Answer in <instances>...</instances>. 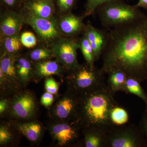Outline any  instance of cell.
I'll return each mask as SVG.
<instances>
[{
  "label": "cell",
  "instance_id": "7402d4cb",
  "mask_svg": "<svg viewBox=\"0 0 147 147\" xmlns=\"http://www.w3.org/2000/svg\"><path fill=\"white\" fill-rule=\"evenodd\" d=\"M32 13L40 18H50L53 14V9L50 4L45 1H40L32 3L30 7Z\"/></svg>",
  "mask_w": 147,
  "mask_h": 147
},
{
  "label": "cell",
  "instance_id": "277c9868",
  "mask_svg": "<svg viewBox=\"0 0 147 147\" xmlns=\"http://www.w3.org/2000/svg\"><path fill=\"white\" fill-rule=\"evenodd\" d=\"M69 79V91L80 96L105 84L104 75L100 69L92 68L88 64L72 70Z\"/></svg>",
  "mask_w": 147,
  "mask_h": 147
},
{
  "label": "cell",
  "instance_id": "484cf974",
  "mask_svg": "<svg viewBox=\"0 0 147 147\" xmlns=\"http://www.w3.org/2000/svg\"><path fill=\"white\" fill-rule=\"evenodd\" d=\"M112 0H88L86 16L92 14L100 6Z\"/></svg>",
  "mask_w": 147,
  "mask_h": 147
},
{
  "label": "cell",
  "instance_id": "44dd1931",
  "mask_svg": "<svg viewBox=\"0 0 147 147\" xmlns=\"http://www.w3.org/2000/svg\"><path fill=\"white\" fill-rule=\"evenodd\" d=\"M110 117L112 123L116 126L126 124L129 119L128 112L118 105L114 107L111 110Z\"/></svg>",
  "mask_w": 147,
  "mask_h": 147
},
{
  "label": "cell",
  "instance_id": "5b68a950",
  "mask_svg": "<svg viewBox=\"0 0 147 147\" xmlns=\"http://www.w3.org/2000/svg\"><path fill=\"white\" fill-rule=\"evenodd\" d=\"M147 143L139 127L128 124L114 125L107 130L106 147H146Z\"/></svg>",
  "mask_w": 147,
  "mask_h": 147
},
{
  "label": "cell",
  "instance_id": "8992f818",
  "mask_svg": "<svg viewBox=\"0 0 147 147\" xmlns=\"http://www.w3.org/2000/svg\"><path fill=\"white\" fill-rule=\"evenodd\" d=\"M79 105V96L69 91L68 94L58 100L54 106V117L58 121L76 122Z\"/></svg>",
  "mask_w": 147,
  "mask_h": 147
},
{
  "label": "cell",
  "instance_id": "4dcf8cb0",
  "mask_svg": "<svg viewBox=\"0 0 147 147\" xmlns=\"http://www.w3.org/2000/svg\"><path fill=\"white\" fill-rule=\"evenodd\" d=\"M53 101H54L53 94L47 92L42 95L40 99V102L45 107H48L52 105Z\"/></svg>",
  "mask_w": 147,
  "mask_h": 147
},
{
  "label": "cell",
  "instance_id": "ba28073f",
  "mask_svg": "<svg viewBox=\"0 0 147 147\" xmlns=\"http://www.w3.org/2000/svg\"><path fill=\"white\" fill-rule=\"evenodd\" d=\"M80 44L73 39L59 42L53 49V53L58 61L70 70L79 66L77 59V50Z\"/></svg>",
  "mask_w": 147,
  "mask_h": 147
},
{
  "label": "cell",
  "instance_id": "e575fe53",
  "mask_svg": "<svg viewBox=\"0 0 147 147\" xmlns=\"http://www.w3.org/2000/svg\"><path fill=\"white\" fill-rule=\"evenodd\" d=\"M7 5H13L16 0H4Z\"/></svg>",
  "mask_w": 147,
  "mask_h": 147
},
{
  "label": "cell",
  "instance_id": "f1b7e54d",
  "mask_svg": "<svg viewBox=\"0 0 147 147\" xmlns=\"http://www.w3.org/2000/svg\"><path fill=\"white\" fill-rule=\"evenodd\" d=\"M45 88L47 92L52 94H56L59 90V85L53 78H48L45 81Z\"/></svg>",
  "mask_w": 147,
  "mask_h": 147
},
{
  "label": "cell",
  "instance_id": "f546056e",
  "mask_svg": "<svg viewBox=\"0 0 147 147\" xmlns=\"http://www.w3.org/2000/svg\"><path fill=\"white\" fill-rule=\"evenodd\" d=\"M139 127L147 143V104H146V108L140 121Z\"/></svg>",
  "mask_w": 147,
  "mask_h": 147
},
{
  "label": "cell",
  "instance_id": "ffe728a7",
  "mask_svg": "<svg viewBox=\"0 0 147 147\" xmlns=\"http://www.w3.org/2000/svg\"><path fill=\"white\" fill-rule=\"evenodd\" d=\"M0 69L3 71L6 79L13 84L18 80L16 74V67L14 65L13 60L9 57H5L1 61Z\"/></svg>",
  "mask_w": 147,
  "mask_h": 147
},
{
  "label": "cell",
  "instance_id": "83f0119b",
  "mask_svg": "<svg viewBox=\"0 0 147 147\" xmlns=\"http://www.w3.org/2000/svg\"><path fill=\"white\" fill-rule=\"evenodd\" d=\"M12 139V134L6 127L1 125L0 127V144L1 145L8 144Z\"/></svg>",
  "mask_w": 147,
  "mask_h": 147
},
{
  "label": "cell",
  "instance_id": "836d02e7",
  "mask_svg": "<svg viewBox=\"0 0 147 147\" xmlns=\"http://www.w3.org/2000/svg\"><path fill=\"white\" fill-rule=\"evenodd\" d=\"M136 6L147 9V0H139Z\"/></svg>",
  "mask_w": 147,
  "mask_h": 147
},
{
  "label": "cell",
  "instance_id": "7a4b0ae2",
  "mask_svg": "<svg viewBox=\"0 0 147 147\" xmlns=\"http://www.w3.org/2000/svg\"><path fill=\"white\" fill-rule=\"evenodd\" d=\"M115 94L105 84L79 96L76 122L82 129L97 127L107 130L114 126L110 115L113 108L118 105Z\"/></svg>",
  "mask_w": 147,
  "mask_h": 147
},
{
  "label": "cell",
  "instance_id": "4fadbf2b",
  "mask_svg": "<svg viewBox=\"0 0 147 147\" xmlns=\"http://www.w3.org/2000/svg\"><path fill=\"white\" fill-rule=\"evenodd\" d=\"M85 27L82 18L73 14L65 16L60 23L61 30L69 35L77 34L85 28Z\"/></svg>",
  "mask_w": 147,
  "mask_h": 147
},
{
  "label": "cell",
  "instance_id": "30bf717a",
  "mask_svg": "<svg viewBox=\"0 0 147 147\" xmlns=\"http://www.w3.org/2000/svg\"><path fill=\"white\" fill-rule=\"evenodd\" d=\"M84 30V34L88 38L93 51L95 60L97 61L102 57L106 47L108 32L96 28L90 24L85 27Z\"/></svg>",
  "mask_w": 147,
  "mask_h": 147
},
{
  "label": "cell",
  "instance_id": "8fae6325",
  "mask_svg": "<svg viewBox=\"0 0 147 147\" xmlns=\"http://www.w3.org/2000/svg\"><path fill=\"white\" fill-rule=\"evenodd\" d=\"M27 21L38 35L44 40L54 39L58 35L55 24L47 18H40L31 13L27 18Z\"/></svg>",
  "mask_w": 147,
  "mask_h": 147
},
{
  "label": "cell",
  "instance_id": "52a82bcc",
  "mask_svg": "<svg viewBox=\"0 0 147 147\" xmlns=\"http://www.w3.org/2000/svg\"><path fill=\"white\" fill-rule=\"evenodd\" d=\"M54 123L50 128V132L55 141L61 146H67L76 142L82 129L76 121H61Z\"/></svg>",
  "mask_w": 147,
  "mask_h": 147
},
{
  "label": "cell",
  "instance_id": "9c48e42d",
  "mask_svg": "<svg viewBox=\"0 0 147 147\" xmlns=\"http://www.w3.org/2000/svg\"><path fill=\"white\" fill-rule=\"evenodd\" d=\"M36 104L31 94H20L13 98L11 103V115L16 118L26 119L31 118L35 113Z\"/></svg>",
  "mask_w": 147,
  "mask_h": 147
},
{
  "label": "cell",
  "instance_id": "2e32d148",
  "mask_svg": "<svg viewBox=\"0 0 147 147\" xmlns=\"http://www.w3.org/2000/svg\"><path fill=\"white\" fill-rule=\"evenodd\" d=\"M61 70L59 64L53 61L41 62L37 64L36 67L37 76L40 78L59 74Z\"/></svg>",
  "mask_w": 147,
  "mask_h": 147
},
{
  "label": "cell",
  "instance_id": "3957f363",
  "mask_svg": "<svg viewBox=\"0 0 147 147\" xmlns=\"http://www.w3.org/2000/svg\"><path fill=\"white\" fill-rule=\"evenodd\" d=\"M114 1L105 3L98 8L100 22L107 28L123 26L146 16L136 5L131 6Z\"/></svg>",
  "mask_w": 147,
  "mask_h": 147
},
{
  "label": "cell",
  "instance_id": "6da1fadb",
  "mask_svg": "<svg viewBox=\"0 0 147 147\" xmlns=\"http://www.w3.org/2000/svg\"><path fill=\"white\" fill-rule=\"evenodd\" d=\"M100 69L103 75L119 70L140 82L147 81V16L110 29Z\"/></svg>",
  "mask_w": 147,
  "mask_h": 147
},
{
  "label": "cell",
  "instance_id": "ac0fdd59",
  "mask_svg": "<svg viewBox=\"0 0 147 147\" xmlns=\"http://www.w3.org/2000/svg\"><path fill=\"white\" fill-rule=\"evenodd\" d=\"M16 74L18 80L21 84H28L31 77L32 67L28 61L24 58L18 60L16 66Z\"/></svg>",
  "mask_w": 147,
  "mask_h": 147
},
{
  "label": "cell",
  "instance_id": "d4e9b609",
  "mask_svg": "<svg viewBox=\"0 0 147 147\" xmlns=\"http://www.w3.org/2000/svg\"><path fill=\"white\" fill-rule=\"evenodd\" d=\"M21 41L25 47L28 48L33 47L36 44V39L32 33L25 32L21 35Z\"/></svg>",
  "mask_w": 147,
  "mask_h": 147
},
{
  "label": "cell",
  "instance_id": "603a6c76",
  "mask_svg": "<svg viewBox=\"0 0 147 147\" xmlns=\"http://www.w3.org/2000/svg\"><path fill=\"white\" fill-rule=\"evenodd\" d=\"M80 47L87 63L92 68L94 67L95 58L93 51L88 38L84 34L80 42Z\"/></svg>",
  "mask_w": 147,
  "mask_h": 147
},
{
  "label": "cell",
  "instance_id": "7c38bea8",
  "mask_svg": "<svg viewBox=\"0 0 147 147\" xmlns=\"http://www.w3.org/2000/svg\"><path fill=\"white\" fill-rule=\"evenodd\" d=\"M86 147H106L107 130L97 127L83 129Z\"/></svg>",
  "mask_w": 147,
  "mask_h": 147
},
{
  "label": "cell",
  "instance_id": "e0dca14e",
  "mask_svg": "<svg viewBox=\"0 0 147 147\" xmlns=\"http://www.w3.org/2000/svg\"><path fill=\"white\" fill-rule=\"evenodd\" d=\"M141 83L134 78L127 77L123 92L138 96L147 104V94L142 88Z\"/></svg>",
  "mask_w": 147,
  "mask_h": 147
},
{
  "label": "cell",
  "instance_id": "1f68e13d",
  "mask_svg": "<svg viewBox=\"0 0 147 147\" xmlns=\"http://www.w3.org/2000/svg\"><path fill=\"white\" fill-rule=\"evenodd\" d=\"M74 0H64L63 2L60 6L61 8L63 9L64 10L68 9L73 5Z\"/></svg>",
  "mask_w": 147,
  "mask_h": 147
},
{
  "label": "cell",
  "instance_id": "cb8c5ba5",
  "mask_svg": "<svg viewBox=\"0 0 147 147\" xmlns=\"http://www.w3.org/2000/svg\"><path fill=\"white\" fill-rule=\"evenodd\" d=\"M4 46L9 53H12L18 51L21 47L20 41L17 36H11L7 38L5 40Z\"/></svg>",
  "mask_w": 147,
  "mask_h": 147
},
{
  "label": "cell",
  "instance_id": "5bb4252c",
  "mask_svg": "<svg viewBox=\"0 0 147 147\" xmlns=\"http://www.w3.org/2000/svg\"><path fill=\"white\" fill-rule=\"evenodd\" d=\"M107 85L108 88L114 94L117 92H123L127 75L123 71L117 70L108 74Z\"/></svg>",
  "mask_w": 147,
  "mask_h": 147
},
{
  "label": "cell",
  "instance_id": "d6a6232c",
  "mask_svg": "<svg viewBox=\"0 0 147 147\" xmlns=\"http://www.w3.org/2000/svg\"><path fill=\"white\" fill-rule=\"evenodd\" d=\"M8 106V101L6 99H2L0 101V113L1 115L5 112Z\"/></svg>",
  "mask_w": 147,
  "mask_h": 147
},
{
  "label": "cell",
  "instance_id": "d590c367",
  "mask_svg": "<svg viewBox=\"0 0 147 147\" xmlns=\"http://www.w3.org/2000/svg\"><path fill=\"white\" fill-rule=\"evenodd\" d=\"M64 1V0H59V5L62 3Z\"/></svg>",
  "mask_w": 147,
  "mask_h": 147
},
{
  "label": "cell",
  "instance_id": "d6986e66",
  "mask_svg": "<svg viewBox=\"0 0 147 147\" xmlns=\"http://www.w3.org/2000/svg\"><path fill=\"white\" fill-rule=\"evenodd\" d=\"M20 20L15 16L9 15L5 18L1 25L3 33L6 36L14 35L21 27Z\"/></svg>",
  "mask_w": 147,
  "mask_h": 147
},
{
  "label": "cell",
  "instance_id": "9a60e30c",
  "mask_svg": "<svg viewBox=\"0 0 147 147\" xmlns=\"http://www.w3.org/2000/svg\"><path fill=\"white\" fill-rule=\"evenodd\" d=\"M18 127L20 132L31 142L37 141L40 138L42 132L41 125L36 122L20 124Z\"/></svg>",
  "mask_w": 147,
  "mask_h": 147
},
{
  "label": "cell",
  "instance_id": "4316f807",
  "mask_svg": "<svg viewBox=\"0 0 147 147\" xmlns=\"http://www.w3.org/2000/svg\"><path fill=\"white\" fill-rule=\"evenodd\" d=\"M51 53L49 50L44 49H38L32 52L30 57L34 61L45 59L50 57Z\"/></svg>",
  "mask_w": 147,
  "mask_h": 147
}]
</instances>
